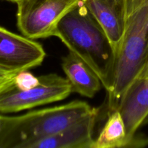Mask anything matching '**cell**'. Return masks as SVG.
<instances>
[{"instance_id": "obj_7", "label": "cell", "mask_w": 148, "mask_h": 148, "mask_svg": "<svg viewBox=\"0 0 148 148\" xmlns=\"http://www.w3.org/2000/svg\"><path fill=\"white\" fill-rule=\"evenodd\" d=\"M123 117L126 132V147H142V137L136 136L148 115V75L136 79L123 95L117 108Z\"/></svg>"}, {"instance_id": "obj_8", "label": "cell", "mask_w": 148, "mask_h": 148, "mask_svg": "<svg viewBox=\"0 0 148 148\" xmlns=\"http://www.w3.org/2000/svg\"><path fill=\"white\" fill-rule=\"evenodd\" d=\"M98 109L93 108L89 114L61 131L36 140L26 148H91Z\"/></svg>"}, {"instance_id": "obj_12", "label": "cell", "mask_w": 148, "mask_h": 148, "mask_svg": "<svg viewBox=\"0 0 148 148\" xmlns=\"http://www.w3.org/2000/svg\"><path fill=\"white\" fill-rule=\"evenodd\" d=\"M39 82V77L34 76L28 70L17 72L15 78V88L19 90H28L36 86Z\"/></svg>"}, {"instance_id": "obj_16", "label": "cell", "mask_w": 148, "mask_h": 148, "mask_svg": "<svg viewBox=\"0 0 148 148\" xmlns=\"http://www.w3.org/2000/svg\"><path fill=\"white\" fill-rule=\"evenodd\" d=\"M147 75H148V53H147V56L146 62H145V65H144L143 68H142V71H141L140 74H139V77H137V79L145 77L147 76Z\"/></svg>"}, {"instance_id": "obj_2", "label": "cell", "mask_w": 148, "mask_h": 148, "mask_svg": "<svg viewBox=\"0 0 148 148\" xmlns=\"http://www.w3.org/2000/svg\"><path fill=\"white\" fill-rule=\"evenodd\" d=\"M147 23L148 4L127 14L124 35L115 53L111 86L107 92L109 111L117 109L145 65L148 53Z\"/></svg>"}, {"instance_id": "obj_4", "label": "cell", "mask_w": 148, "mask_h": 148, "mask_svg": "<svg viewBox=\"0 0 148 148\" xmlns=\"http://www.w3.org/2000/svg\"><path fill=\"white\" fill-rule=\"evenodd\" d=\"M84 0H22L17 24L22 34L35 40L54 36L61 19Z\"/></svg>"}, {"instance_id": "obj_10", "label": "cell", "mask_w": 148, "mask_h": 148, "mask_svg": "<svg viewBox=\"0 0 148 148\" xmlns=\"http://www.w3.org/2000/svg\"><path fill=\"white\" fill-rule=\"evenodd\" d=\"M62 68L72 92L91 98L100 90L102 82L97 74L80 58L69 51L62 58Z\"/></svg>"}, {"instance_id": "obj_14", "label": "cell", "mask_w": 148, "mask_h": 148, "mask_svg": "<svg viewBox=\"0 0 148 148\" xmlns=\"http://www.w3.org/2000/svg\"><path fill=\"white\" fill-rule=\"evenodd\" d=\"M7 116L0 114V148H6Z\"/></svg>"}, {"instance_id": "obj_19", "label": "cell", "mask_w": 148, "mask_h": 148, "mask_svg": "<svg viewBox=\"0 0 148 148\" xmlns=\"http://www.w3.org/2000/svg\"><path fill=\"white\" fill-rule=\"evenodd\" d=\"M147 39H148V23H147Z\"/></svg>"}, {"instance_id": "obj_1", "label": "cell", "mask_w": 148, "mask_h": 148, "mask_svg": "<svg viewBox=\"0 0 148 148\" xmlns=\"http://www.w3.org/2000/svg\"><path fill=\"white\" fill-rule=\"evenodd\" d=\"M54 36L97 74L107 92L113 79L115 51L104 30L83 3L61 19Z\"/></svg>"}, {"instance_id": "obj_13", "label": "cell", "mask_w": 148, "mask_h": 148, "mask_svg": "<svg viewBox=\"0 0 148 148\" xmlns=\"http://www.w3.org/2000/svg\"><path fill=\"white\" fill-rule=\"evenodd\" d=\"M17 73L0 69V94L14 86L15 78Z\"/></svg>"}, {"instance_id": "obj_5", "label": "cell", "mask_w": 148, "mask_h": 148, "mask_svg": "<svg viewBox=\"0 0 148 148\" xmlns=\"http://www.w3.org/2000/svg\"><path fill=\"white\" fill-rule=\"evenodd\" d=\"M72 92L67 78L56 74L39 77L36 86L19 90L15 85L0 94V114L17 113L65 99Z\"/></svg>"}, {"instance_id": "obj_9", "label": "cell", "mask_w": 148, "mask_h": 148, "mask_svg": "<svg viewBox=\"0 0 148 148\" xmlns=\"http://www.w3.org/2000/svg\"><path fill=\"white\" fill-rule=\"evenodd\" d=\"M83 4L104 30L115 53L126 29V0H84Z\"/></svg>"}, {"instance_id": "obj_15", "label": "cell", "mask_w": 148, "mask_h": 148, "mask_svg": "<svg viewBox=\"0 0 148 148\" xmlns=\"http://www.w3.org/2000/svg\"><path fill=\"white\" fill-rule=\"evenodd\" d=\"M147 4L148 0H126V13L128 14L139 7Z\"/></svg>"}, {"instance_id": "obj_17", "label": "cell", "mask_w": 148, "mask_h": 148, "mask_svg": "<svg viewBox=\"0 0 148 148\" xmlns=\"http://www.w3.org/2000/svg\"><path fill=\"white\" fill-rule=\"evenodd\" d=\"M148 124V115H147V116L146 118H145V121H144L143 124H142V126H143V125H146V124Z\"/></svg>"}, {"instance_id": "obj_18", "label": "cell", "mask_w": 148, "mask_h": 148, "mask_svg": "<svg viewBox=\"0 0 148 148\" xmlns=\"http://www.w3.org/2000/svg\"><path fill=\"white\" fill-rule=\"evenodd\" d=\"M8 1H12V2H15V3H16V4H17V3H18V2L21 1L22 0H8Z\"/></svg>"}, {"instance_id": "obj_11", "label": "cell", "mask_w": 148, "mask_h": 148, "mask_svg": "<svg viewBox=\"0 0 148 148\" xmlns=\"http://www.w3.org/2000/svg\"><path fill=\"white\" fill-rule=\"evenodd\" d=\"M126 146L124 121L118 109L109 111L107 119L91 148H120Z\"/></svg>"}, {"instance_id": "obj_3", "label": "cell", "mask_w": 148, "mask_h": 148, "mask_svg": "<svg viewBox=\"0 0 148 148\" xmlns=\"http://www.w3.org/2000/svg\"><path fill=\"white\" fill-rule=\"evenodd\" d=\"M93 109L75 101L17 116H7L6 148H26L30 143L61 131Z\"/></svg>"}, {"instance_id": "obj_6", "label": "cell", "mask_w": 148, "mask_h": 148, "mask_svg": "<svg viewBox=\"0 0 148 148\" xmlns=\"http://www.w3.org/2000/svg\"><path fill=\"white\" fill-rule=\"evenodd\" d=\"M46 53L33 39L0 27V69L19 72L40 65Z\"/></svg>"}]
</instances>
